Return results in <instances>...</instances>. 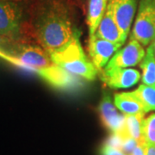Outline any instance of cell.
<instances>
[{
  "mask_svg": "<svg viewBox=\"0 0 155 155\" xmlns=\"http://www.w3.org/2000/svg\"><path fill=\"white\" fill-rule=\"evenodd\" d=\"M145 54L144 46L130 36L128 42L122 48L116 51L103 70L135 67L141 62Z\"/></svg>",
  "mask_w": 155,
  "mask_h": 155,
  "instance_id": "6",
  "label": "cell"
},
{
  "mask_svg": "<svg viewBox=\"0 0 155 155\" xmlns=\"http://www.w3.org/2000/svg\"><path fill=\"white\" fill-rule=\"evenodd\" d=\"M153 43V48H154V52H155V40H154V41L153 42H152Z\"/></svg>",
  "mask_w": 155,
  "mask_h": 155,
  "instance_id": "22",
  "label": "cell"
},
{
  "mask_svg": "<svg viewBox=\"0 0 155 155\" xmlns=\"http://www.w3.org/2000/svg\"><path fill=\"white\" fill-rule=\"evenodd\" d=\"M114 104L124 115H146L143 105L134 91L114 94Z\"/></svg>",
  "mask_w": 155,
  "mask_h": 155,
  "instance_id": "12",
  "label": "cell"
},
{
  "mask_svg": "<svg viewBox=\"0 0 155 155\" xmlns=\"http://www.w3.org/2000/svg\"><path fill=\"white\" fill-rule=\"evenodd\" d=\"M146 155H155V145L146 144Z\"/></svg>",
  "mask_w": 155,
  "mask_h": 155,
  "instance_id": "21",
  "label": "cell"
},
{
  "mask_svg": "<svg viewBox=\"0 0 155 155\" xmlns=\"http://www.w3.org/2000/svg\"><path fill=\"white\" fill-rule=\"evenodd\" d=\"M28 5L22 1L0 0V48L32 41L28 34Z\"/></svg>",
  "mask_w": 155,
  "mask_h": 155,
  "instance_id": "3",
  "label": "cell"
},
{
  "mask_svg": "<svg viewBox=\"0 0 155 155\" xmlns=\"http://www.w3.org/2000/svg\"><path fill=\"white\" fill-rule=\"evenodd\" d=\"M8 1H22V0H8Z\"/></svg>",
  "mask_w": 155,
  "mask_h": 155,
  "instance_id": "23",
  "label": "cell"
},
{
  "mask_svg": "<svg viewBox=\"0 0 155 155\" xmlns=\"http://www.w3.org/2000/svg\"><path fill=\"white\" fill-rule=\"evenodd\" d=\"M134 93L143 105L146 113L155 110V87L141 84Z\"/></svg>",
  "mask_w": 155,
  "mask_h": 155,
  "instance_id": "16",
  "label": "cell"
},
{
  "mask_svg": "<svg viewBox=\"0 0 155 155\" xmlns=\"http://www.w3.org/2000/svg\"><path fill=\"white\" fill-rule=\"evenodd\" d=\"M131 36L147 47L155 40V0H140Z\"/></svg>",
  "mask_w": 155,
  "mask_h": 155,
  "instance_id": "5",
  "label": "cell"
},
{
  "mask_svg": "<svg viewBox=\"0 0 155 155\" xmlns=\"http://www.w3.org/2000/svg\"><path fill=\"white\" fill-rule=\"evenodd\" d=\"M121 47V44L114 43L110 41L100 38L95 34L89 35L87 46L89 58L97 67L98 72L105 67L111 57L115 54L117 50L120 49Z\"/></svg>",
  "mask_w": 155,
  "mask_h": 155,
  "instance_id": "7",
  "label": "cell"
},
{
  "mask_svg": "<svg viewBox=\"0 0 155 155\" xmlns=\"http://www.w3.org/2000/svg\"><path fill=\"white\" fill-rule=\"evenodd\" d=\"M28 34L49 54L79 35L70 6L63 0H37L28 5Z\"/></svg>",
  "mask_w": 155,
  "mask_h": 155,
  "instance_id": "1",
  "label": "cell"
},
{
  "mask_svg": "<svg viewBox=\"0 0 155 155\" xmlns=\"http://www.w3.org/2000/svg\"><path fill=\"white\" fill-rule=\"evenodd\" d=\"M139 142L137 140H135L134 139L131 137H125L122 140V150L126 153L127 155H129L134 147L137 146Z\"/></svg>",
  "mask_w": 155,
  "mask_h": 155,
  "instance_id": "18",
  "label": "cell"
},
{
  "mask_svg": "<svg viewBox=\"0 0 155 155\" xmlns=\"http://www.w3.org/2000/svg\"><path fill=\"white\" fill-rule=\"evenodd\" d=\"M143 139L147 144L155 145V113L144 118Z\"/></svg>",
  "mask_w": 155,
  "mask_h": 155,
  "instance_id": "17",
  "label": "cell"
},
{
  "mask_svg": "<svg viewBox=\"0 0 155 155\" xmlns=\"http://www.w3.org/2000/svg\"><path fill=\"white\" fill-rule=\"evenodd\" d=\"M145 115H125V123L122 131V138L131 137L138 142L144 141L143 121Z\"/></svg>",
  "mask_w": 155,
  "mask_h": 155,
  "instance_id": "14",
  "label": "cell"
},
{
  "mask_svg": "<svg viewBox=\"0 0 155 155\" xmlns=\"http://www.w3.org/2000/svg\"><path fill=\"white\" fill-rule=\"evenodd\" d=\"M95 35L100 38L110 41L114 43L122 45L125 43L126 40L123 38L122 34L118 27L114 17L113 10L108 4L106 11L103 19L101 20L97 29Z\"/></svg>",
  "mask_w": 155,
  "mask_h": 155,
  "instance_id": "11",
  "label": "cell"
},
{
  "mask_svg": "<svg viewBox=\"0 0 155 155\" xmlns=\"http://www.w3.org/2000/svg\"><path fill=\"white\" fill-rule=\"evenodd\" d=\"M101 79L108 87L112 89L130 88L140 81L141 75L138 70L131 67L101 70Z\"/></svg>",
  "mask_w": 155,
  "mask_h": 155,
  "instance_id": "10",
  "label": "cell"
},
{
  "mask_svg": "<svg viewBox=\"0 0 155 155\" xmlns=\"http://www.w3.org/2000/svg\"><path fill=\"white\" fill-rule=\"evenodd\" d=\"M53 62L75 77L89 81L95 80L98 70L84 52L79 35L62 49L50 54Z\"/></svg>",
  "mask_w": 155,
  "mask_h": 155,
  "instance_id": "4",
  "label": "cell"
},
{
  "mask_svg": "<svg viewBox=\"0 0 155 155\" xmlns=\"http://www.w3.org/2000/svg\"><path fill=\"white\" fill-rule=\"evenodd\" d=\"M3 60L41 77L51 86L69 90L78 84L77 77L54 64L49 53L33 41H22L0 48Z\"/></svg>",
  "mask_w": 155,
  "mask_h": 155,
  "instance_id": "2",
  "label": "cell"
},
{
  "mask_svg": "<svg viewBox=\"0 0 155 155\" xmlns=\"http://www.w3.org/2000/svg\"><path fill=\"white\" fill-rule=\"evenodd\" d=\"M1 56H2V51L0 50V58H1Z\"/></svg>",
  "mask_w": 155,
  "mask_h": 155,
  "instance_id": "24",
  "label": "cell"
},
{
  "mask_svg": "<svg viewBox=\"0 0 155 155\" xmlns=\"http://www.w3.org/2000/svg\"><path fill=\"white\" fill-rule=\"evenodd\" d=\"M98 114L103 126L111 134L122 135L125 116L118 113L117 108L109 94H104L98 105Z\"/></svg>",
  "mask_w": 155,
  "mask_h": 155,
  "instance_id": "8",
  "label": "cell"
},
{
  "mask_svg": "<svg viewBox=\"0 0 155 155\" xmlns=\"http://www.w3.org/2000/svg\"><path fill=\"white\" fill-rule=\"evenodd\" d=\"M109 0H89L86 23L89 28V35L96 33L101 20L105 14Z\"/></svg>",
  "mask_w": 155,
  "mask_h": 155,
  "instance_id": "13",
  "label": "cell"
},
{
  "mask_svg": "<svg viewBox=\"0 0 155 155\" xmlns=\"http://www.w3.org/2000/svg\"><path fill=\"white\" fill-rule=\"evenodd\" d=\"M142 84L155 87V52L153 43L147 46L143 60L140 63Z\"/></svg>",
  "mask_w": 155,
  "mask_h": 155,
  "instance_id": "15",
  "label": "cell"
},
{
  "mask_svg": "<svg viewBox=\"0 0 155 155\" xmlns=\"http://www.w3.org/2000/svg\"><path fill=\"white\" fill-rule=\"evenodd\" d=\"M109 5L113 10L123 38L127 40L138 9V0H109Z\"/></svg>",
  "mask_w": 155,
  "mask_h": 155,
  "instance_id": "9",
  "label": "cell"
},
{
  "mask_svg": "<svg viewBox=\"0 0 155 155\" xmlns=\"http://www.w3.org/2000/svg\"><path fill=\"white\" fill-rule=\"evenodd\" d=\"M101 155H127L122 149L104 143L101 148Z\"/></svg>",
  "mask_w": 155,
  "mask_h": 155,
  "instance_id": "19",
  "label": "cell"
},
{
  "mask_svg": "<svg viewBox=\"0 0 155 155\" xmlns=\"http://www.w3.org/2000/svg\"><path fill=\"white\" fill-rule=\"evenodd\" d=\"M146 144L145 141L139 142L129 155H146Z\"/></svg>",
  "mask_w": 155,
  "mask_h": 155,
  "instance_id": "20",
  "label": "cell"
}]
</instances>
